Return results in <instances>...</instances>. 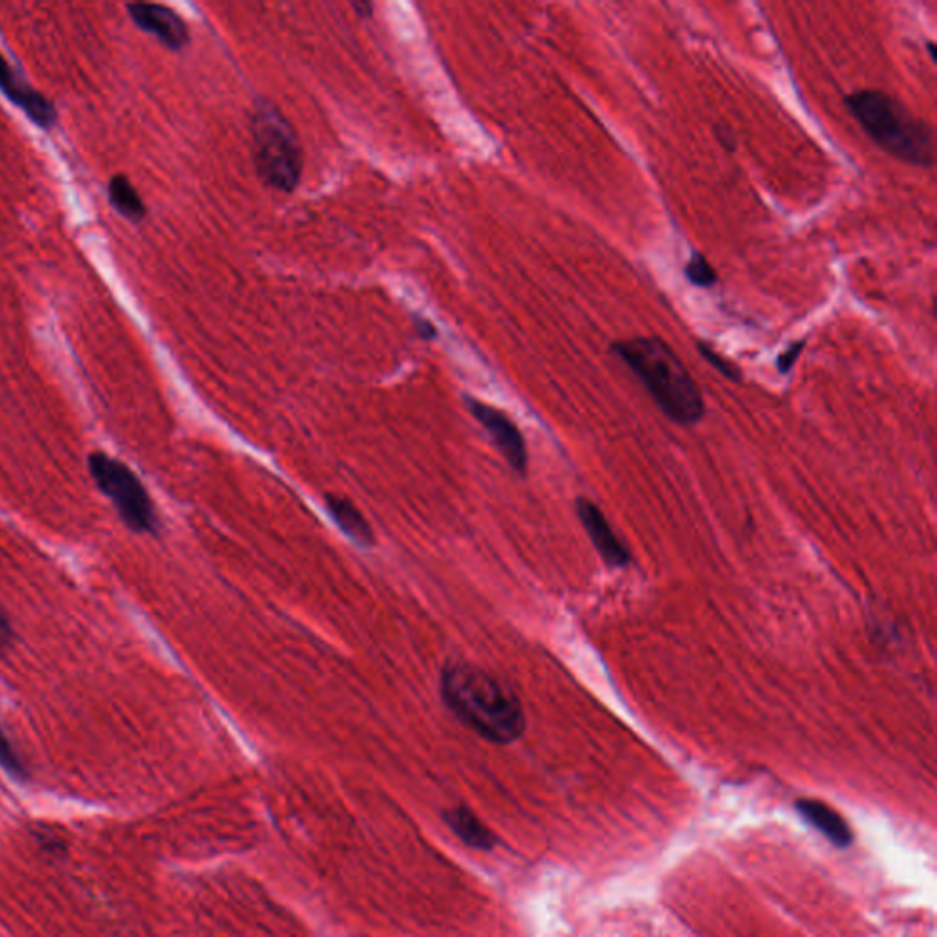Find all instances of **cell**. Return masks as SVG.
<instances>
[{"mask_svg":"<svg viewBox=\"0 0 937 937\" xmlns=\"http://www.w3.org/2000/svg\"><path fill=\"white\" fill-rule=\"evenodd\" d=\"M440 689L449 711L487 742L511 743L523 736V702L491 672L463 661L449 663L441 672Z\"/></svg>","mask_w":937,"mask_h":937,"instance_id":"obj_1","label":"cell"},{"mask_svg":"<svg viewBox=\"0 0 937 937\" xmlns=\"http://www.w3.org/2000/svg\"><path fill=\"white\" fill-rule=\"evenodd\" d=\"M609 352L628 367L668 420L685 427L703 420L702 390L665 339H623L609 344Z\"/></svg>","mask_w":937,"mask_h":937,"instance_id":"obj_2","label":"cell"},{"mask_svg":"<svg viewBox=\"0 0 937 937\" xmlns=\"http://www.w3.org/2000/svg\"><path fill=\"white\" fill-rule=\"evenodd\" d=\"M845 107L866 136L891 158L916 167L936 164L933 127L905 103L879 88H862L846 96Z\"/></svg>","mask_w":937,"mask_h":937,"instance_id":"obj_3","label":"cell"},{"mask_svg":"<svg viewBox=\"0 0 937 937\" xmlns=\"http://www.w3.org/2000/svg\"><path fill=\"white\" fill-rule=\"evenodd\" d=\"M253 159L258 178L275 191L290 193L303 175V145L293 125L273 103L262 101L252 118Z\"/></svg>","mask_w":937,"mask_h":937,"instance_id":"obj_4","label":"cell"},{"mask_svg":"<svg viewBox=\"0 0 937 937\" xmlns=\"http://www.w3.org/2000/svg\"><path fill=\"white\" fill-rule=\"evenodd\" d=\"M88 467L99 489L113 500L128 528L139 533L158 531V517L149 492L124 461L105 452H94L88 458Z\"/></svg>","mask_w":937,"mask_h":937,"instance_id":"obj_5","label":"cell"},{"mask_svg":"<svg viewBox=\"0 0 937 937\" xmlns=\"http://www.w3.org/2000/svg\"><path fill=\"white\" fill-rule=\"evenodd\" d=\"M467 407L475 416V420L486 429L487 435L491 438L492 443L497 447L500 455L506 458L507 463L515 469V471L524 472L528 467V447L524 440L523 432L518 429L517 423L504 414L502 410L495 409V407L486 406L478 400L467 398Z\"/></svg>","mask_w":937,"mask_h":937,"instance_id":"obj_6","label":"cell"},{"mask_svg":"<svg viewBox=\"0 0 937 937\" xmlns=\"http://www.w3.org/2000/svg\"><path fill=\"white\" fill-rule=\"evenodd\" d=\"M0 94L11 105L21 108L31 124L51 130L57 125V108L45 94L39 92L26 81L22 74L11 67L8 59L0 53Z\"/></svg>","mask_w":937,"mask_h":937,"instance_id":"obj_7","label":"cell"},{"mask_svg":"<svg viewBox=\"0 0 937 937\" xmlns=\"http://www.w3.org/2000/svg\"><path fill=\"white\" fill-rule=\"evenodd\" d=\"M127 11L139 30L156 37L170 51L182 50L189 45V28L184 19L167 6L134 2L127 4Z\"/></svg>","mask_w":937,"mask_h":937,"instance_id":"obj_8","label":"cell"},{"mask_svg":"<svg viewBox=\"0 0 937 937\" xmlns=\"http://www.w3.org/2000/svg\"><path fill=\"white\" fill-rule=\"evenodd\" d=\"M577 515H579L583 528L588 533L589 540L594 543L597 554L603 557L609 568H626L631 564L632 555L625 544L621 543L609 526L605 513L601 511L597 504L588 498L577 500Z\"/></svg>","mask_w":937,"mask_h":937,"instance_id":"obj_9","label":"cell"},{"mask_svg":"<svg viewBox=\"0 0 937 937\" xmlns=\"http://www.w3.org/2000/svg\"><path fill=\"white\" fill-rule=\"evenodd\" d=\"M794 808L802 814L806 822H810L814 830L820 831L837 848L845 850L853 842V833H851L848 822L842 819L839 811L833 810L826 802L814 799H800L797 800Z\"/></svg>","mask_w":937,"mask_h":937,"instance_id":"obj_10","label":"cell"},{"mask_svg":"<svg viewBox=\"0 0 937 937\" xmlns=\"http://www.w3.org/2000/svg\"><path fill=\"white\" fill-rule=\"evenodd\" d=\"M326 507L339 528L343 529L354 543L361 546L374 544V531L370 528L369 520L364 518L363 513L359 511L355 504L350 502L349 498L330 495L326 497Z\"/></svg>","mask_w":937,"mask_h":937,"instance_id":"obj_11","label":"cell"},{"mask_svg":"<svg viewBox=\"0 0 937 937\" xmlns=\"http://www.w3.org/2000/svg\"><path fill=\"white\" fill-rule=\"evenodd\" d=\"M108 201L119 215L134 224L144 221L147 215V207L141 196L125 175L113 176V179L108 182Z\"/></svg>","mask_w":937,"mask_h":937,"instance_id":"obj_12","label":"cell"},{"mask_svg":"<svg viewBox=\"0 0 937 937\" xmlns=\"http://www.w3.org/2000/svg\"><path fill=\"white\" fill-rule=\"evenodd\" d=\"M446 822L471 848L491 850L492 846H495V836H492L491 831L487 830L486 826L481 824L480 820L471 811L466 810V808H457V810L449 811L446 814Z\"/></svg>","mask_w":937,"mask_h":937,"instance_id":"obj_13","label":"cell"},{"mask_svg":"<svg viewBox=\"0 0 937 937\" xmlns=\"http://www.w3.org/2000/svg\"><path fill=\"white\" fill-rule=\"evenodd\" d=\"M683 275H685L689 284L703 287V290H709V287H714L718 284V272L702 252H692L689 261L685 262V267H683Z\"/></svg>","mask_w":937,"mask_h":937,"instance_id":"obj_14","label":"cell"},{"mask_svg":"<svg viewBox=\"0 0 937 937\" xmlns=\"http://www.w3.org/2000/svg\"><path fill=\"white\" fill-rule=\"evenodd\" d=\"M696 347L700 355L711 364L712 369H716L723 378H728L729 381L742 380V370L731 359L720 354L716 349H712L711 344L705 343V341H697Z\"/></svg>","mask_w":937,"mask_h":937,"instance_id":"obj_15","label":"cell"},{"mask_svg":"<svg viewBox=\"0 0 937 937\" xmlns=\"http://www.w3.org/2000/svg\"><path fill=\"white\" fill-rule=\"evenodd\" d=\"M0 765L8 769L10 773L17 774V777L25 774V765H22L19 754L16 753V749H13L2 729H0Z\"/></svg>","mask_w":937,"mask_h":937,"instance_id":"obj_16","label":"cell"},{"mask_svg":"<svg viewBox=\"0 0 937 937\" xmlns=\"http://www.w3.org/2000/svg\"><path fill=\"white\" fill-rule=\"evenodd\" d=\"M806 344H808L806 339H797V341H791L788 344V349L777 358V370H779L780 374L788 375L794 369V364H797L800 355L804 352Z\"/></svg>","mask_w":937,"mask_h":937,"instance_id":"obj_17","label":"cell"},{"mask_svg":"<svg viewBox=\"0 0 937 937\" xmlns=\"http://www.w3.org/2000/svg\"><path fill=\"white\" fill-rule=\"evenodd\" d=\"M714 134H716V139L723 149L729 150V153L736 150V136H734L733 128L720 124L714 127Z\"/></svg>","mask_w":937,"mask_h":937,"instance_id":"obj_18","label":"cell"},{"mask_svg":"<svg viewBox=\"0 0 937 937\" xmlns=\"http://www.w3.org/2000/svg\"><path fill=\"white\" fill-rule=\"evenodd\" d=\"M11 641V625L4 612L0 608V652L4 651L6 646L10 645Z\"/></svg>","mask_w":937,"mask_h":937,"instance_id":"obj_19","label":"cell"},{"mask_svg":"<svg viewBox=\"0 0 937 937\" xmlns=\"http://www.w3.org/2000/svg\"><path fill=\"white\" fill-rule=\"evenodd\" d=\"M414 324L416 330H418V335H420L421 339H427V341H429V339H435L436 330L435 326H432V323H429L426 319L416 318Z\"/></svg>","mask_w":937,"mask_h":937,"instance_id":"obj_20","label":"cell"},{"mask_svg":"<svg viewBox=\"0 0 937 937\" xmlns=\"http://www.w3.org/2000/svg\"><path fill=\"white\" fill-rule=\"evenodd\" d=\"M927 50H928V53H930V59H933V61L936 62L937 61L936 42L928 41L927 42Z\"/></svg>","mask_w":937,"mask_h":937,"instance_id":"obj_21","label":"cell"}]
</instances>
